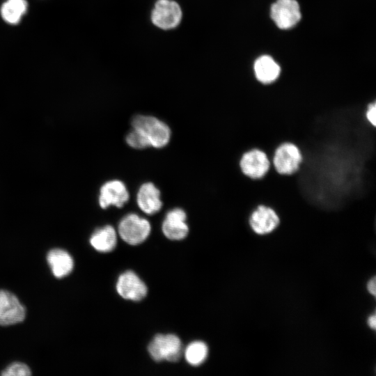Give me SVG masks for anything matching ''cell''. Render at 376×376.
<instances>
[{"label":"cell","instance_id":"cell-23","mask_svg":"<svg viewBox=\"0 0 376 376\" xmlns=\"http://www.w3.org/2000/svg\"><path fill=\"white\" fill-rule=\"evenodd\" d=\"M368 326L373 329H375L376 327V316L375 314H373L368 318Z\"/></svg>","mask_w":376,"mask_h":376},{"label":"cell","instance_id":"cell-4","mask_svg":"<svg viewBox=\"0 0 376 376\" xmlns=\"http://www.w3.org/2000/svg\"><path fill=\"white\" fill-rule=\"evenodd\" d=\"M150 230L149 221L134 213L125 216L118 227L120 237L131 245H137L144 242L148 237Z\"/></svg>","mask_w":376,"mask_h":376},{"label":"cell","instance_id":"cell-8","mask_svg":"<svg viewBox=\"0 0 376 376\" xmlns=\"http://www.w3.org/2000/svg\"><path fill=\"white\" fill-rule=\"evenodd\" d=\"M271 17L279 28H292L301 19L299 6L295 0H277L271 7Z\"/></svg>","mask_w":376,"mask_h":376},{"label":"cell","instance_id":"cell-18","mask_svg":"<svg viewBox=\"0 0 376 376\" xmlns=\"http://www.w3.org/2000/svg\"><path fill=\"white\" fill-rule=\"evenodd\" d=\"M184 354L189 364L197 366L202 364L207 359L208 347L202 341H194L186 347Z\"/></svg>","mask_w":376,"mask_h":376},{"label":"cell","instance_id":"cell-10","mask_svg":"<svg viewBox=\"0 0 376 376\" xmlns=\"http://www.w3.org/2000/svg\"><path fill=\"white\" fill-rule=\"evenodd\" d=\"M130 195L125 185L120 180L106 182L100 189L98 202L100 206L106 209L111 205L123 207L129 200Z\"/></svg>","mask_w":376,"mask_h":376},{"label":"cell","instance_id":"cell-6","mask_svg":"<svg viewBox=\"0 0 376 376\" xmlns=\"http://www.w3.org/2000/svg\"><path fill=\"white\" fill-rule=\"evenodd\" d=\"M182 19L180 6L172 0H158L151 14V20L157 27L169 30L176 27Z\"/></svg>","mask_w":376,"mask_h":376},{"label":"cell","instance_id":"cell-22","mask_svg":"<svg viewBox=\"0 0 376 376\" xmlns=\"http://www.w3.org/2000/svg\"><path fill=\"white\" fill-rule=\"evenodd\" d=\"M367 289L371 295H373V296H375V292H376L375 277H373L372 279L369 281V282L367 284Z\"/></svg>","mask_w":376,"mask_h":376},{"label":"cell","instance_id":"cell-13","mask_svg":"<svg viewBox=\"0 0 376 376\" xmlns=\"http://www.w3.org/2000/svg\"><path fill=\"white\" fill-rule=\"evenodd\" d=\"M136 201L139 208L147 214L158 212L162 206L160 191L152 182H146L140 187Z\"/></svg>","mask_w":376,"mask_h":376},{"label":"cell","instance_id":"cell-1","mask_svg":"<svg viewBox=\"0 0 376 376\" xmlns=\"http://www.w3.org/2000/svg\"><path fill=\"white\" fill-rule=\"evenodd\" d=\"M132 125L146 137L150 146L161 148L169 142L171 137L169 127L154 116L136 115L132 120Z\"/></svg>","mask_w":376,"mask_h":376},{"label":"cell","instance_id":"cell-20","mask_svg":"<svg viewBox=\"0 0 376 376\" xmlns=\"http://www.w3.org/2000/svg\"><path fill=\"white\" fill-rule=\"evenodd\" d=\"M30 375H31L30 368L21 362L13 363L1 373L3 376H29Z\"/></svg>","mask_w":376,"mask_h":376},{"label":"cell","instance_id":"cell-19","mask_svg":"<svg viewBox=\"0 0 376 376\" xmlns=\"http://www.w3.org/2000/svg\"><path fill=\"white\" fill-rule=\"evenodd\" d=\"M125 140L131 148L135 149H143L150 146L146 137L134 128L127 134Z\"/></svg>","mask_w":376,"mask_h":376},{"label":"cell","instance_id":"cell-3","mask_svg":"<svg viewBox=\"0 0 376 376\" xmlns=\"http://www.w3.org/2000/svg\"><path fill=\"white\" fill-rule=\"evenodd\" d=\"M302 160V153L298 146L292 142L286 141L276 148L272 165L279 174L292 175L299 170Z\"/></svg>","mask_w":376,"mask_h":376},{"label":"cell","instance_id":"cell-9","mask_svg":"<svg viewBox=\"0 0 376 376\" xmlns=\"http://www.w3.org/2000/svg\"><path fill=\"white\" fill-rule=\"evenodd\" d=\"M25 315V308L15 295L0 290V325L19 323L24 320Z\"/></svg>","mask_w":376,"mask_h":376},{"label":"cell","instance_id":"cell-7","mask_svg":"<svg viewBox=\"0 0 376 376\" xmlns=\"http://www.w3.org/2000/svg\"><path fill=\"white\" fill-rule=\"evenodd\" d=\"M280 224V218L271 207L259 205L251 213L249 225L251 230L258 235H266L274 232Z\"/></svg>","mask_w":376,"mask_h":376},{"label":"cell","instance_id":"cell-15","mask_svg":"<svg viewBox=\"0 0 376 376\" xmlns=\"http://www.w3.org/2000/svg\"><path fill=\"white\" fill-rule=\"evenodd\" d=\"M47 259L53 274L57 278L65 276L72 270L73 260L70 255L63 249L51 250Z\"/></svg>","mask_w":376,"mask_h":376},{"label":"cell","instance_id":"cell-16","mask_svg":"<svg viewBox=\"0 0 376 376\" xmlns=\"http://www.w3.org/2000/svg\"><path fill=\"white\" fill-rule=\"evenodd\" d=\"M117 235L110 225L97 229L90 238V244L97 251L108 253L116 247Z\"/></svg>","mask_w":376,"mask_h":376},{"label":"cell","instance_id":"cell-12","mask_svg":"<svg viewBox=\"0 0 376 376\" xmlns=\"http://www.w3.org/2000/svg\"><path fill=\"white\" fill-rule=\"evenodd\" d=\"M187 214L181 208L169 211L162 223L164 235L172 240H180L187 237L189 228L186 223Z\"/></svg>","mask_w":376,"mask_h":376},{"label":"cell","instance_id":"cell-14","mask_svg":"<svg viewBox=\"0 0 376 376\" xmlns=\"http://www.w3.org/2000/svg\"><path fill=\"white\" fill-rule=\"evenodd\" d=\"M254 71L257 80L263 84L269 85L279 77V65L269 56H262L255 62Z\"/></svg>","mask_w":376,"mask_h":376},{"label":"cell","instance_id":"cell-21","mask_svg":"<svg viewBox=\"0 0 376 376\" xmlns=\"http://www.w3.org/2000/svg\"><path fill=\"white\" fill-rule=\"evenodd\" d=\"M365 117L370 124L376 127V101L368 104L365 111Z\"/></svg>","mask_w":376,"mask_h":376},{"label":"cell","instance_id":"cell-2","mask_svg":"<svg viewBox=\"0 0 376 376\" xmlns=\"http://www.w3.org/2000/svg\"><path fill=\"white\" fill-rule=\"evenodd\" d=\"M150 357L155 361L164 360L178 361L182 354L180 339L173 334H158L155 336L148 347Z\"/></svg>","mask_w":376,"mask_h":376},{"label":"cell","instance_id":"cell-11","mask_svg":"<svg viewBox=\"0 0 376 376\" xmlns=\"http://www.w3.org/2000/svg\"><path fill=\"white\" fill-rule=\"evenodd\" d=\"M116 290L125 299L140 301L148 292L147 286L132 271L120 274L116 283Z\"/></svg>","mask_w":376,"mask_h":376},{"label":"cell","instance_id":"cell-5","mask_svg":"<svg viewBox=\"0 0 376 376\" xmlns=\"http://www.w3.org/2000/svg\"><path fill=\"white\" fill-rule=\"evenodd\" d=\"M271 165L272 162L266 153L258 148H252L244 152L239 161L242 173L251 179L264 177Z\"/></svg>","mask_w":376,"mask_h":376},{"label":"cell","instance_id":"cell-17","mask_svg":"<svg viewBox=\"0 0 376 376\" xmlns=\"http://www.w3.org/2000/svg\"><path fill=\"white\" fill-rule=\"evenodd\" d=\"M26 8L25 0H7L1 8V14L6 22L15 24L19 22Z\"/></svg>","mask_w":376,"mask_h":376}]
</instances>
